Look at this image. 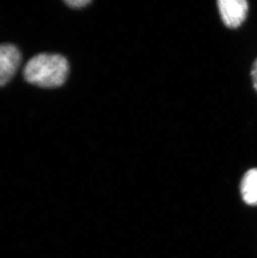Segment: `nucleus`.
<instances>
[{
  "label": "nucleus",
  "mask_w": 257,
  "mask_h": 258,
  "mask_svg": "<svg viewBox=\"0 0 257 258\" xmlns=\"http://www.w3.org/2000/svg\"><path fill=\"white\" fill-rule=\"evenodd\" d=\"M70 64L58 54H39L30 58L24 69L25 81L41 88L63 86L68 78Z\"/></svg>",
  "instance_id": "obj_1"
},
{
  "label": "nucleus",
  "mask_w": 257,
  "mask_h": 258,
  "mask_svg": "<svg viewBox=\"0 0 257 258\" xmlns=\"http://www.w3.org/2000/svg\"><path fill=\"white\" fill-rule=\"evenodd\" d=\"M243 200L250 206H257V169H250L243 176L240 185Z\"/></svg>",
  "instance_id": "obj_4"
},
{
  "label": "nucleus",
  "mask_w": 257,
  "mask_h": 258,
  "mask_svg": "<svg viewBox=\"0 0 257 258\" xmlns=\"http://www.w3.org/2000/svg\"><path fill=\"white\" fill-rule=\"evenodd\" d=\"M251 79H252L253 86L257 92V58L253 63L251 68Z\"/></svg>",
  "instance_id": "obj_6"
},
{
  "label": "nucleus",
  "mask_w": 257,
  "mask_h": 258,
  "mask_svg": "<svg viewBox=\"0 0 257 258\" xmlns=\"http://www.w3.org/2000/svg\"><path fill=\"white\" fill-rule=\"evenodd\" d=\"M22 61V55L18 47L11 44H0V87L10 82Z\"/></svg>",
  "instance_id": "obj_2"
},
{
  "label": "nucleus",
  "mask_w": 257,
  "mask_h": 258,
  "mask_svg": "<svg viewBox=\"0 0 257 258\" xmlns=\"http://www.w3.org/2000/svg\"><path fill=\"white\" fill-rule=\"evenodd\" d=\"M65 3L70 7L80 9V8L85 7L86 5L90 4V1L89 0H75V1H66Z\"/></svg>",
  "instance_id": "obj_5"
},
{
  "label": "nucleus",
  "mask_w": 257,
  "mask_h": 258,
  "mask_svg": "<svg viewBox=\"0 0 257 258\" xmlns=\"http://www.w3.org/2000/svg\"><path fill=\"white\" fill-rule=\"evenodd\" d=\"M217 5L221 19L228 28L240 27L246 19L249 6L245 0H219Z\"/></svg>",
  "instance_id": "obj_3"
}]
</instances>
